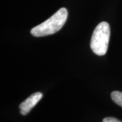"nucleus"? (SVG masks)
Segmentation results:
<instances>
[{
	"mask_svg": "<svg viewBox=\"0 0 122 122\" xmlns=\"http://www.w3.org/2000/svg\"><path fill=\"white\" fill-rule=\"evenodd\" d=\"M67 17V10L65 8H62L48 20L33 27L30 30V33L35 37H44L54 34L61 30L64 26Z\"/></svg>",
	"mask_w": 122,
	"mask_h": 122,
	"instance_id": "f257e3e1",
	"label": "nucleus"
},
{
	"mask_svg": "<svg viewBox=\"0 0 122 122\" xmlns=\"http://www.w3.org/2000/svg\"><path fill=\"white\" fill-rule=\"evenodd\" d=\"M110 26L108 22L99 23L92 33L90 47L92 52L98 56H103L107 52L110 38Z\"/></svg>",
	"mask_w": 122,
	"mask_h": 122,
	"instance_id": "f03ea898",
	"label": "nucleus"
},
{
	"mask_svg": "<svg viewBox=\"0 0 122 122\" xmlns=\"http://www.w3.org/2000/svg\"><path fill=\"white\" fill-rule=\"evenodd\" d=\"M43 94L41 92H35L27 98L19 105V109L20 114L22 115H26L30 111L35 105L38 103L39 100L42 98Z\"/></svg>",
	"mask_w": 122,
	"mask_h": 122,
	"instance_id": "7ed1b4c3",
	"label": "nucleus"
},
{
	"mask_svg": "<svg viewBox=\"0 0 122 122\" xmlns=\"http://www.w3.org/2000/svg\"><path fill=\"white\" fill-rule=\"evenodd\" d=\"M111 97L114 102L122 107V92L119 91H114L111 93Z\"/></svg>",
	"mask_w": 122,
	"mask_h": 122,
	"instance_id": "20e7f679",
	"label": "nucleus"
},
{
	"mask_svg": "<svg viewBox=\"0 0 122 122\" xmlns=\"http://www.w3.org/2000/svg\"><path fill=\"white\" fill-rule=\"evenodd\" d=\"M102 122H122L119 121V120H118L117 119H116V118L110 117L105 118V119H103Z\"/></svg>",
	"mask_w": 122,
	"mask_h": 122,
	"instance_id": "39448f33",
	"label": "nucleus"
}]
</instances>
